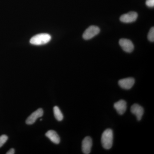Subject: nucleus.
I'll return each mask as SVG.
<instances>
[{
    "label": "nucleus",
    "mask_w": 154,
    "mask_h": 154,
    "mask_svg": "<svg viewBox=\"0 0 154 154\" xmlns=\"http://www.w3.org/2000/svg\"><path fill=\"white\" fill-rule=\"evenodd\" d=\"M113 132L112 129L108 128L102 133L101 143L102 146L106 149H109L112 147L113 143Z\"/></svg>",
    "instance_id": "1"
},
{
    "label": "nucleus",
    "mask_w": 154,
    "mask_h": 154,
    "mask_svg": "<svg viewBox=\"0 0 154 154\" xmlns=\"http://www.w3.org/2000/svg\"><path fill=\"white\" fill-rule=\"evenodd\" d=\"M51 39V36L48 33H40L36 34L30 38V42L33 45H43L49 42Z\"/></svg>",
    "instance_id": "2"
},
{
    "label": "nucleus",
    "mask_w": 154,
    "mask_h": 154,
    "mask_svg": "<svg viewBox=\"0 0 154 154\" xmlns=\"http://www.w3.org/2000/svg\"><path fill=\"white\" fill-rule=\"evenodd\" d=\"M100 31V28L97 26L92 25L87 28L83 34V37L85 40H89L98 35Z\"/></svg>",
    "instance_id": "3"
},
{
    "label": "nucleus",
    "mask_w": 154,
    "mask_h": 154,
    "mask_svg": "<svg viewBox=\"0 0 154 154\" xmlns=\"http://www.w3.org/2000/svg\"><path fill=\"white\" fill-rule=\"evenodd\" d=\"M119 44L125 52L131 53L134 49V45L129 39L122 38L119 41Z\"/></svg>",
    "instance_id": "4"
},
{
    "label": "nucleus",
    "mask_w": 154,
    "mask_h": 154,
    "mask_svg": "<svg viewBox=\"0 0 154 154\" xmlns=\"http://www.w3.org/2000/svg\"><path fill=\"white\" fill-rule=\"evenodd\" d=\"M138 17V14L136 12H130L127 14H124L122 15L120 17L121 22L125 23H131L135 22Z\"/></svg>",
    "instance_id": "5"
},
{
    "label": "nucleus",
    "mask_w": 154,
    "mask_h": 154,
    "mask_svg": "<svg viewBox=\"0 0 154 154\" xmlns=\"http://www.w3.org/2000/svg\"><path fill=\"white\" fill-rule=\"evenodd\" d=\"M135 83V80L133 78H128L119 80L118 82L119 86L122 89L129 90L132 88Z\"/></svg>",
    "instance_id": "6"
},
{
    "label": "nucleus",
    "mask_w": 154,
    "mask_h": 154,
    "mask_svg": "<svg viewBox=\"0 0 154 154\" xmlns=\"http://www.w3.org/2000/svg\"><path fill=\"white\" fill-rule=\"evenodd\" d=\"M93 145L92 139L90 137H86L82 143V150L83 153L89 154L91 153V148Z\"/></svg>",
    "instance_id": "7"
},
{
    "label": "nucleus",
    "mask_w": 154,
    "mask_h": 154,
    "mask_svg": "<svg viewBox=\"0 0 154 154\" xmlns=\"http://www.w3.org/2000/svg\"><path fill=\"white\" fill-rule=\"evenodd\" d=\"M43 115V110L42 108H39L36 111L33 112L27 118L26 121V124L32 125L36 122L37 119L41 117Z\"/></svg>",
    "instance_id": "8"
},
{
    "label": "nucleus",
    "mask_w": 154,
    "mask_h": 154,
    "mask_svg": "<svg viewBox=\"0 0 154 154\" xmlns=\"http://www.w3.org/2000/svg\"><path fill=\"white\" fill-rule=\"evenodd\" d=\"M131 111L133 114L136 116L138 121H140L144 113L143 107L139 105L134 104L131 106Z\"/></svg>",
    "instance_id": "9"
},
{
    "label": "nucleus",
    "mask_w": 154,
    "mask_h": 154,
    "mask_svg": "<svg viewBox=\"0 0 154 154\" xmlns=\"http://www.w3.org/2000/svg\"><path fill=\"white\" fill-rule=\"evenodd\" d=\"M114 107L117 113L120 115H122L125 113L127 109V103L125 101L120 100L116 102L114 104Z\"/></svg>",
    "instance_id": "10"
},
{
    "label": "nucleus",
    "mask_w": 154,
    "mask_h": 154,
    "mask_svg": "<svg viewBox=\"0 0 154 154\" xmlns=\"http://www.w3.org/2000/svg\"><path fill=\"white\" fill-rule=\"evenodd\" d=\"M45 136L53 143L58 144L60 143V138L57 133L54 131H48L45 134Z\"/></svg>",
    "instance_id": "11"
},
{
    "label": "nucleus",
    "mask_w": 154,
    "mask_h": 154,
    "mask_svg": "<svg viewBox=\"0 0 154 154\" xmlns=\"http://www.w3.org/2000/svg\"><path fill=\"white\" fill-rule=\"evenodd\" d=\"M54 114L55 118L57 121H61L63 119V116L59 107L54 106L53 108Z\"/></svg>",
    "instance_id": "12"
},
{
    "label": "nucleus",
    "mask_w": 154,
    "mask_h": 154,
    "mask_svg": "<svg viewBox=\"0 0 154 154\" xmlns=\"http://www.w3.org/2000/svg\"><path fill=\"white\" fill-rule=\"evenodd\" d=\"M148 38L149 40L152 42L154 41V28L152 27L151 28L148 34Z\"/></svg>",
    "instance_id": "13"
},
{
    "label": "nucleus",
    "mask_w": 154,
    "mask_h": 154,
    "mask_svg": "<svg viewBox=\"0 0 154 154\" xmlns=\"http://www.w3.org/2000/svg\"><path fill=\"white\" fill-rule=\"evenodd\" d=\"M8 140V137L6 135H2L0 136V148Z\"/></svg>",
    "instance_id": "14"
},
{
    "label": "nucleus",
    "mask_w": 154,
    "mask_h": 154,
    "mask_svg": "<svg viewBox=\"0 0 154 154\" xmlns=\"http://www.w3.org/2000/svg\"><path fill=\"white\" fill-rule=\"evenodd\" d=\"M146 4L149 8H153L154 6V0H146Z\"/></svg>",
    "instance_id": "15"
},
{
    "label": "nucleus",
    "mask_w": 154,
    "mask_h": 154,
    "mask_svg": "<svg viewBox=\"0 0 154 154\" xmlns=\"http://www.w3.org/2000/svg\"><path fill=\"white\" fill-rule=\"evenodd\" d=\"M15 150L14 149L12 148L10 149V150L6 153L7 154H15Z\"/></svg>",
    "instance_id": "16"
}]
</instances>
